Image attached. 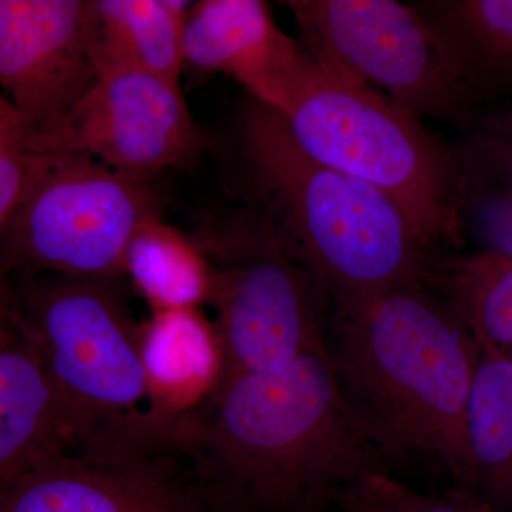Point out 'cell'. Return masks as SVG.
Here are the masks:
<instances>
[{"label":"cell","mask_w":512,"mask_h":512,"mask_svg":"<svg viewBox=\"0 0 512 512\" xmlns=\"http://www.w3.org/2000/svg\"><path fill=\"white\" fill-rule=\"evenodd\" d=\"M171 443L212 512H326L359 478L390 473L346 409L325 342L229 380Z\"/></svg>","instance_id":"1"},{"label":"cell","mask_w":512,"mask_h":512,"mask_svg":"<svg viewBox=\"0 0 512 512\" xmlns=\"http://www.w3.org/2000/svg\"><path fill=\"white\" fill-rule=\"evenodd\" d=\"M336 383L357 429L387 463H424L477 491L468 409L481 349L423 282L330 306Z\"/></svg>","instance_id":"2"},{"label":"cell","mask_w":512,"mask_h":512,"mask_svg":"<svg viewBox=\"0 0 512 512\" xmlns=\"http://www.w3.org/2000/svg\"><path fill=\"white\" fill-rule=\"evenodd\" d=\"M227 180L330 305L419 284L436 255L390 198L309 156L284 114L252 97L235 121Z\"/></svg>","instance_id":"3"},{"label":"cell","mask_w":512,"mask_h":512,"mask_svg":"<svg viewBox=\"0 0 512 512\" xmlns=\"http://www.w3.org/2000/svg\"><path fill=\"white\" fill-rule=\"evenodd\" d=\"M62 402L74 453L173 450L154 423L140 325L119 281L45 275L2 279Z\"/></svg>","instance_id":"4"},{"label":"cell","mask_w":512,"mask_h":512,"mask_svg":"<svg viewBox=\"0 0 512 512\" xmlns=\"http://www.w3.org/2000/svg\"><path fill=\"white\" fill-rule=\"evenodd\" d=\"M286 120L309 156L390 198L434 254L464 244L461 147L431 133L421 117L323 69Z\"/></svg>","instance_id":"5"},{"label":"cell","mask_w":512,"mask_h":512,"mask_svg":"<svg viewBox=\"0 0 512 512\" xmlns=\"http://www.w3.org/2000/svg\"><path fill=\"white\" fill-rule=\"evenodd\" d=\"M192 237L211 268L208 303L227 352V382L284 369L325 342L328 292L252 212H215Z\"/></svg>","instance_id":"6"},{"label":"cell","mask_w":512,"mask_h":512,"mask_svg":"<svg viewBox=\"0 0 512 512\" xmlns=\"http://www.w3.org/2000/svg\"><path fill=\"white\" fill-rule=\"evenodd\" d=\"M161 220L151 181L66 154L0 228L2 279L60 275L121 281L128 248Z\"/></svg>","instance_id":"7"},{"label":"cell","mask_w":512,"mask_h":512,"mask_svg":"<svg viewBox=\"0 0 512 512\" xmlns=\"http://www.w3.org/2000/svg\"><path fill=\"white\" fill-rule=\"evenodd\" d=\"M301 42L328 72L416 116L473 130L484 116L413 5L396 0H288Z\"/></svg>","instance_id":"8"},{"label":"cell","mask_w":512,"mask_h":512,"mask_svg":"<svg viewBox=\"0 0 512 512\" xmlns=\"http://www.w3.org/2000/svg\"><path fill=\"white\" fill-rule=\"evenodd\" d=\"M37 150L90 158L117 173L151 181L168 168L197 163L205 140L180 83L131 69L101 70L99 80Z\"/></svg>","instance_id":"9"},{"label":"cell","mask_w":512,"mask_h":512,"mask_svg":"<svg viewBox=\"0 0 512 512\" xmlns=\"http://www.w3.org/2000/svg\"><path fill=\"white\" fill-rule=\"evenodd\" d=\"M100 74L93 0H0V83L26 136L56 133Z\"/></svg>","instance_id":"10"},{"label":"cell","mask_w":512,"mask_h":512,"mask_svg":"<svg viewBox=\"0 0 512 512\" xmlns=\"http://www.w3.org/2000/svg\"><path fill=\"white\" fill-rule=\"evenodd\" d=\"M0 512H212L175 450L70 453L0 490Z\"/></svg>","instance_id":"11"},{"label":"cell","mask_w":512,"mask_h":512,"mask_svg":"<svg viewBox=\"0 0 512 512\" xmlns=\"http://www.w3.org/2000/svg\"><path fill=\"white\" fill-rule=\"evenodd\" d=\"M185 64L237 80L285 117L323 77L305 49L276 26L262 0H202L188 9Z\"/></svg>","instance_id":"12"},{"label":"cell","mask_w":512,"mask_h":512,"mask_svg":"<svg viewBox=\"0 0 512 512\" xmlns=\"http://www.w3.org/2000/svg\"><path fill=\"white\" fill-rule=\"evenodd\" d=\"M74 453L62 402L29 326L0 292V490Z\"/></svg>","instance_id":"13"},{"label":"cell","mask_w":512,"mask_h":512,"mask_svg":"<svg viewBox=\"0 0 512 512\" xmlns=\"http://www.w3.org/2000/svg\"><path fill=\"white\" fill-rule=\"evenodd\" d=\"M140 355L151 417L167 443L210 406L227 383L220 332L200 308L151 312L140 325Z\"/></svg>","instance_id":"14"},{"label":"cell","mask_w":512,"mask_h":512,"mask_svg":"<svg viewBox=\"0 0 512 512\" xmlns=\"http://www.w3.org/2000/svg\"><path fill=\"white\" fill-rule=\"evenodd\" d=\"M413 6L478 106L512 93V0H424Z\"/></svg>","instance_id":"15"},{"label":"cell","mask_w":512,"mask_h":512,"mask_svg":"<svg viewBox=\"0 0 512 512\" xmlns=\"http://www.w3.org/2000/svg\"><path fill=\"white\" fill-rule=\"evenodd\" d=\"M188 9L181 0H93L101 70H138L178 83Z\"/></svg>","instance_id":"16"},{"label":"cell","mask_w":512,"mask_h":512,"mask_svg":"<svg viewBox=\"0 0 512 512\" xmlns=\"http://www.w3.org/2000/svg\"><path fill=\"white\" fill-rule=\"evenodd\" d=\"M463 153L460 220L480 251L512 259V109L481 117Z\"/></svg>","instance_id":"17"},{"label":"cell","mask_w":512,"mask_h":512,"mask_svg":"<svg viewBox=\"0 0 512 512\" xmlns=\"http://www.w3.org/2000/svg\"><path fill=\"white\" fill-rule=\"evenodd\" d=\"M124 276L151 312L200 308L210 301L211 268L200 245L161 220L137 232L127 251Z\"/></svg>","instance_id":"18"},{"label":"cell","mask_w":512,"mask_h":512,"mask_svg":"<svg viewBox=\"0 0 512 512\" xmlns=\"http://www.w3.org/2000/svg\"><path fill=\"white\" fill-rule=\"evenodd\" d=\"M468 440L478 493L498 510L512 512V362L490 350L481 349Z\"/></svg>","instance_id":"19"},{"label":"cell","mask_w":512,"mask_h":512,"mask_svg":"<svg viewBox=\"0 0 512 512\" xmlns=\"http://www.w3.org/2000/svg\"><path fill=\"white\" fill-rule=\"evenodd\" d=\"M333 512H503L473 488L454 485L443 493L424 494L390 473L359 478L339 495Z\"/></svg>","instance_id":"20"},{"label":"cell","mask_w":512,"mask_h":512,"mask_svg":"<svg viewBox=\"0 0 512 512\" xmlns=\"http://www.w3.org/2000/svg\"><path fill=\"white\" fill-rule=\"evenodd\" d=\"M64 156L26 144L18 111L5 96L0 99V228L8 224Z\"/></svg>","instance_id":"21"},{"label":"cell","mask_w":512,"mask_h":512,"mask_svg":"<svg viewBox=\"0 0 512 512\" xmlns=\"http://www.w3.org/2000/svg\"><path fill=\"white\" fill-rule=\"evenodd\" d=\"M507 360H510V362H512V355L510 357H507Z\"/></svg>","instance_id":"22"}]
</instances>
